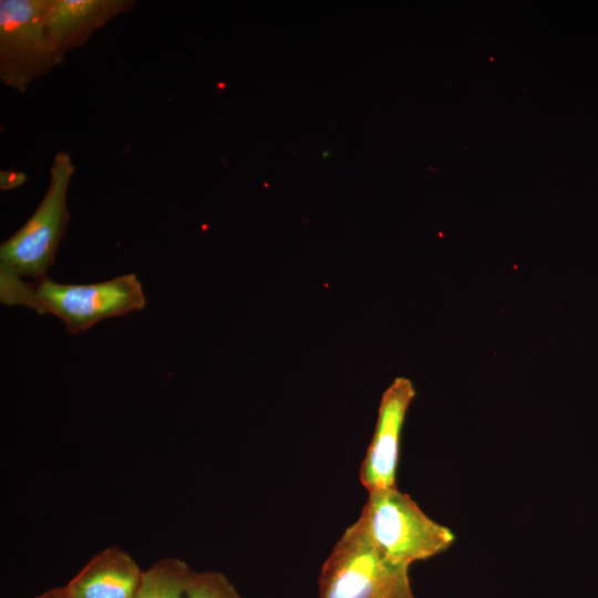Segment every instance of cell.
I'll use <instances>...</instances> for the list:
<instances>
[{"label":"cell","mask_w":598,"mask_h":598,"mask_svg":"<svg viewBox=\"0 0 598 598\" xmlns=\"http://www.w3.org/2000/svg\"><path fill=\"white\" fill-rule=\"evenodd\" d=\"M0 300L22 306L40 315L59 318L71 334L82 333L99 321L138 311L146 298L134 274L89 285L59 283L43 277L38 280H0Z\"/></svg>","instance_id":"obj_1"},{"label":"cell","mask_w":598,"mask_h":598,"mask_svg":"<svg viewBox=\"0 0 598 598\" xmlns=\"http://www.w3.org/2000/svg\"><path fill=\"white\" fill-rule=\"evenodd\" d=\"M368 493L354 524L386 557L411 565L434 557L453 545V532L429 517L396 486Z\"/></svg>","instance_id":"obj_2"},{"label":"cell","mask_w":598,"mask_h":598,"mask_svg":"<svg viewBox=\"0 0 598 598\" xmlns=\"http://www.w3.org/2000/svg\"><path fill=\"white\" fill-rule=\"evenodd\" d=\"M74 173L69 153H56L50 168L49 186L40 204L0 246V280L45 277L68 229L66 198Z\"/></svg>","instance_id":"obj_3"},{"label":"cell","mask_w":598,"mask_h":598,"mask_svg":"<svg viewBox=\"0 0 598 598\" xmlns=\"http://www.w3.org/2000/svg\"><path fill=\"white\" fill-rule=\"evenodd\" d=\"M409 567L378 550L353 523L322 565L318 598H415Z\"/></svg>","instance_id":"obj_4"},{"label":"cell","mask_w":598,"mask_h":598,"mask_svg":"<svg viewBox=\"0 0 598 598\" xmlns=\"http://www.w3.org/2000/svg\"><path fill=\"white\" fill-rule=\"evenodd\" d=\"M45 9L47 0L0 1V79L20 93L64 60L50 41Z\"/></svg>","instance_id":"obj_5"},{"label":"cell","mask_w":598,"mask_h":598,"mask_svg":"<svg viewBox=\"0 0 598 598\" xmlns=\"http://www.w3.org/2000/svg\"><path fill=\"white\" fill-rule=\"evenodd\" d=\"M414 396L413 383L402 377L395 378L382 394L374 433L359 472L368 492L396 486L400 436Z\"/></svg>","instance_id":"obj_6"},{"label":"cell","mask_w":598,"mask_h":598,"mask_svg":"<svg viewBox=\"0 0 598 598\" xmlns=\"http://www.w3.org/2000/svg\"><path fill=\"white\" fill-rule=\"evenodd\" d=\"M135 4V0H47L45 27L50 41L64 58Z\"/></svg>","instance_id":"obj_7"},{"label":"cell","mask_w":598,"mask_h":598,"mask_svg":"<svg viewBox=\"0 0 598 598\" xmlns=\"http://www.w3.org/2000/svg\"><path fill=\"white\" fill-rule=\"evenodd\" d=\"M143 573L131 555L111 546L93 556L63 589L70 598H134Z\"/></svg>","instance_id":"obj_8"},{"label":"cell","mask_w":598,"mask_h":598,"mask_svg":"<svg viewBox=\"0 0 598 598\" xmlns=\"http://www.w3.org/2000/svg\"><path fill=\"white\" fill-rule=\"evenodd\" d=\"M194 571L181 558H162L143 573L134 598H185Z\"/></svg>","instance_id":"obj_9"},{"label":"cell","mask_w":598,"mask_h":598,"mask_svg":"<svg viewBox=\"0 0 598 598\" xmlns=\"http://www.w3.org/2000/svg\"><path fill=\"white\" fill-rule=\"evenodd\" d=\"M185 598H241L228 578L218 571H194Z\"/></svg>","instance_id":"obj_10"},{"label":"cell","mask_w":598,"mask_h":598,"mask_svg":"<svg viewBox=\"0 0 598 598\" xmlns=\"http://www.w3.org/2000/svg\"><path fill=\"white\" fill-rule=\"evenodd\" d=\"M27 182V175L21 171H1L0 188L1 190H11L22 186Z\"/></svg>","instance_id":"obj_11"},{"label":"cell","mask_w":598,"mask_h":598,"mask_svg":"<svg viewBox=\"0 0 598 598\" xmlns=\"http://www.w3.org/2000/svg\"><path fill=\"white\" fill-rule=\"evenodd\" d=\"M35 598H70V597L66 595L63 587H60V588H54L49 591H45Z\"/></svg>","instance_id":"obj_12"}]
</instances>
